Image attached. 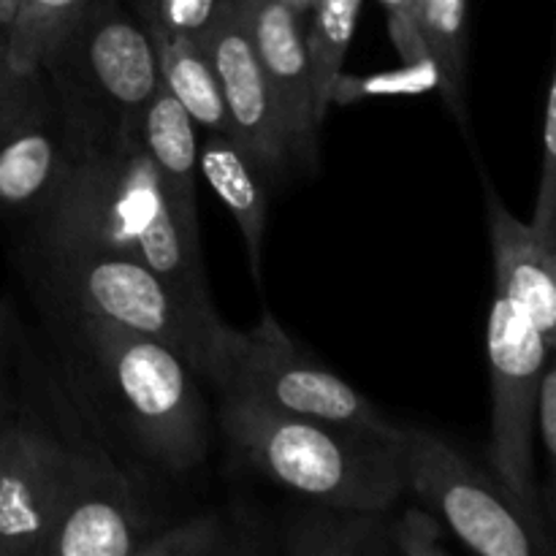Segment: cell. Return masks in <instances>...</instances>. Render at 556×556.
<instances>
[{
	"mask_svg": "<svg viewBox=\"0 0 556 556\" xmlns=\"http://www.w3.org/2000/svg\"><path fill=\"white\" fill-rule=\"evenodd\" d=\"M90 3L92 0H20V9L3 27L5 60L16 71H38Z\"/></svg>",
	"mask_w": 556,
	"mask_h": 556,
	"instance_id": "44dd1931",
	"label": "cell"
},
{
	"mask_svg": "<svg viewBox=\"0 0 556 556\" xmlns=\"http://www.w3.org/2000/svg\"><path fill=\"white\" fill-rule=\"evenodd\" d=\"M250 33L286 136L291 166L313 168L318 161V128L313 74L304 43V11L291 0H250Z\"/></svg>",
	"mask_w": 556,
	"mask_h": 556,
	"instance_id": "4fadbf2b",
	"label": "cell"
},
{
	"mask_svg": "<svg viewBox=\"0 0 556 556\" xmlns=\"http://www.w3.org/2000/svg\"><path fill=\"white\" fill-rule=\"evenodd\" d=\"M150 38L163 87L177 98L195 128L233 136L204 38L161 36V33H150Z\"/></svg>",
	"mask_w": 556,
	"mask_h": 556,
	"instance_id": "ac0fdd59",
	"label": "cell"
},
{
	"mask_svg": "<svg viewBox=\"0 0 556 556\" xmlns=\"http://www.w3.org/2000/svg\"><path fill=\"white\" fill-rule=\"evenodd\" d=\"M68 163L63 182L27 231L109 244L144 261L199 324H220L212 307L201 242L168 204L139 130V114L106 119L63 109Z\"/></svg>",
	"mask_w": 556,
	"mask_h": 556,
	"instance_id": "6da1fadb",
	"label": "cell"
},
{
	"mask_svg": "<svg viewBox=\"0 0 556 556\" xmlns=\"http://www.w3.org/2000/svg\"><path fill=\"white\" fill-rule=\"evenodd\" d=\"M201 38L220 85L233 139L266 179L280 177L291 166V157L250 33V0H223Z\"/></svg>",
	"mask_w": 556,
	"mask_h": 556,
	"instance_id": "8fae6325",
	"label": "cell"
},
{
	"mask_svg": "<svg viewBox=\"0 0 556 556\" xmlns=\"http://www.w3.org/2000/svg\"><path fill=\"white\" fill-rule=\"evenodd\" d=\"M378 3L386 5L389 11V25L391 36H394V43L400 47V52L410 60L418 68H432V60H429L427 47H424V38L418 33L416 22V0H378Z\"/></svg>",
	"mask_w": 556,
	"mask_h": 556,
	"instance_id": "d4e9b609",
	"label": "cell"
},
{
	"mask_svg": "<svg viewBox=\"0 0 556 556\" xmlns=\"http://www.w3.org/2000/svg\"><path fill=\"white\" fill-rule=\"evenodd\" d=\"M14 362V320L9 307L0 302V396H11L9 369Z\"/></svg>",
	"mask_w": 556,
	"mask_h": 556,
	"instance_id": "4316f807",
	"label": "cell"
},
{
	"mask_svg": "<svg viewBox=\"0 0 556 556\" xmlns=\"http://www.w3.org/2000/svg\"><path fill=\"white\" fill-rule=\"evenodd\" d=\"M467 3L470 0H416L418 33L432 60L434 79L459 119H465Z\"/></svg>",
	"mask_w": 556,
	"mask_h": 556,
	"instance_id": "ffe728a7",
	"label": "cell"
},
{
	"mask_svg": "<svg viewBox=\"0 0 556 556\" xmlns=\"http://www.w3.org/2000/svg\"><path fill=\"white\" fill-rule=\"evenodd\" d=\"M277 548L293 556H389L396 554L394 516L389 508L315 505L286 527Z\"/></svg>",
	"mask_w": 556,
	"mask_h": 556,
	"instance_id": "e0dca14e",
	"label": "cell"
},
{
	"mask_svg": "<svg viewBox=\"0 0 556 556\" xmlns=\"http://www.w3.org/2000/svg\"><path fill=\"white\" fill-rule=\"evenodd\" d=\"M16 405L11 396H0V451H3V443H5V434H9L11 424H14L16 418Z\"/></svg>",
	"mask_w": 556,
	"mask_h": 556,
	"instance_id": "83f0119b",
	"label": "cell"
},
{
	"mask_svg": "<svg viewBox=\"0 0 556 556\" xmlns=\"http://www.w3.org/2000/svg\"><path fill=\"white\" fill-rule=\"evenodd\" d=\"M41 71L60 106L106 119L139 114L161 85L150 33L123 0H92Z\"/></svg>",
	"mask_w": 556,
	"mask_h": 556,
	"instance_id": "52a82bcc",
	"label": "cell"
},
{
	"mask_svg": "<svg viewBox=\"0 0 556 556\" xmlns=\"http://www.w3.org/2000/svg\"><path fill=\"white\" fill-rule=\"evenodd\" d=\"M20 9V0H0V27H5L11 22V16Z\"/></svg>",
	"mask_w": 556,
	"mask_h": 556,
	"instance_id": "f1b7e54d",
	"label": "cell"
},
{
	"mask_svg": "<svg viewBox=\"0 0 556 556\" xmlns=\"http://www.w3.org/2000/svg\"><path fill=\"white\" fill-rule=\"evenodd\" d=\"M150 535L130 483L90 445L41 556H139Z\"/></svg>",
	"mask_w": 556,
	"mask_h": 556,
	"instance_id": "7c38bea8",
	"label": "cell"
},
{
	"mask_svg": "<svg viewBox=\"0 0 556 556\" xmlns=\"http://www.w3.org/2000/svg\"><path fill=\"white\" fill-rule=\"evenodd\" d=\"M128 5L147 33L201 38L223 0H128Z\"/></svg>",
	"mask_w": 556,
	"mask_h": 556,
	"instance_id": "603a6c76",
	"label": "cell"
},
{
	"mask_svg": "<svg viewBox=\"0 0 556 556\" xmlns=\"http://www.w3.org/2000/svg\"><path fill=\"white\" fill-rule=\"evenodd\" d=\"M364 0H309L304 11V43L313 74L315 114L324 123L340 87L342 65L356 33Z\"/></svg>",
	"mask_w": 556,
	"mask_h": 556,
	"instance_id": "d6986e66",
	"label": "cell"
},
{
	"mask_svg": "<svg viewBox=\"0 0 556 556\" xmlns=\"http://www.w3.org/2000/svg\"><path fill=\"white\" fill-rule=\"evenodd\" d=\"M486 351L492 378V472L525 508L538 514L535 396L554 351L538 334L527 309L500 291L489 309Z\"/></svg>",
	"mask_w": 556,
	"mask_h": 556,
	"instance_id": "ba28073f",
	"label": "cell"
},
{
	"mask_svg": "<svg viewBox=\"0 0 556 556\" xmlns=\"http://www.w3.org/2000/svg\"><path fill=\"white\" fill-rule=\"evenodd\" d=\"M199 172L242 228L250 271L255 282H261V250H264L266 215H269L266 177L233 136L215 134V130H204V139H199Z\"/></svg>",
	"mask_w": 556,
	"mask_h": 556,
	"instance_id": "2e32d148",
	"label": "cell"
},
{
	"mask_svg": "<svg viewBox=\"0 0 556 556\" xmlns=\"http://www.w3.org/2000/svg\"><path fill=\"white\" fill-rule=\"evenodd\" d=\"M139 130L144 150L166 188L168 204L177 215L179 226L190 239L199 237V201H195V179H199V136L195 123L188 117L177 98L157 85L147 106L139 114Z\"/></svg>",
	"mask_w": 556,
	"mask_h": 556,
	"instance_id": "9a60e30c",
	"label": "cell"
},
{
	"mask_svg": "<svg viewBox=\"0 0 556 556\" xmlns=\"http://www.w3.org/2000/svg\"><path fill=\"white\" fill-rule=\"evenodd\" d=\"M535 440H541L543 454L554 465L556 454V369L548 362L541 375V386H538L535 396Z\"/></svg>",
	"mask_w": 556,
	"mask_h": 556,
	"instance_id": "484cf974",
	"label": "cell"
},
{
	"mask_svg": "<svg viewBox=\"0 0 556 556\" xmlns=\"http://www.w3.org/2000/svg\"><path fill=\"white\" fill-rule=\"evenodd\" d=\"M486 217L494 258V288L527 309L554 351L556 337V239L538 231L532 223L508 212L494 185L486 179Z\"/></svg>",
	"mask_w": 556,
	"mask_h": 556,
	"instance_id": "5bb4252c",
	"label": "cell"
},
{
	"mask_svg": "<svg viewBox=\"0 0 556 556\" xmlns=\"http://www.w3.org/2000/svg\"><path fill=\"white\" fill-rule=\"evenodd\" d=\"M244 552L248 548L231 541L220 516L204 514L150 535L139 556H217Z\"/></svg>",
	"mask_w": 556,
	"mask_h": 556,
	"instance_id": "7402d4cb",
	"label": "cell"
},
{
	"mask_svg": "<svg viewBox=\"0 0 556 556\" xmlns=\"http://www.w3.org/2000/svg\"><path fill=\"white\" fill-rule=\"evenodd\" d=\"M405 492H413L456 541L481 556H548L541 516L519 503L494 472L421 427L400 434Z\"/></svg>",
	"mask_w": 556,
	"mask_h": 556,
	"instance_id": "8992f818",
	"label": "cell"
},
{
	"mask_svg": "<svg viewBox=\"0 0 556 556\" xmlns=\"http://www.w3.org/2000/svg\"><path fill=\"white\" fill-rule=\"evenodd\" d=\"M68 318L123 432L163 470H195L210 448L195 369L155 337L87 315Z\"/></svg>",
	"mask_w": 556,
	"mask_h": 556,
	"instance_id": "3957f363",
	"label": "cell"
},
{
	"mask_svg": "<svg viewBox=\"0 0 556 556\" xmlns=\"http://www.w3.org/2000/svg\"><path fill=\"white\" fill-rule=\"evenodd\" d=\"M87 448L16 413L0 451V556H41Z\"/></svg>",
	"mask_w": 556,
	"mask_h": 556,
	"instance_id": "30bf717a",
	"label": "cell"
},
{
	"mask_svg": "<svg viewBox=\"0 0 556 556\" xmlns=\"http://www.w3.org/2000/svg\"><path fill=\"white\" fill-rule=\"evenodd\" d=\"M68 163L65 114L52 81L16 71L0 38V217L33 220L52 201Z\"/></svg>",
	"mask_w": 556,
	"mask_h": 556,
	"instance_id": "9c48e42d",
	"label": "cell"
},
{
	"mask_svg": "<svg viewBox=\"0 0 556 556\" xmlns=\"http://www.w3.org/2000/svg\"><path fill=\"white\" fill-rule=\"evenodd\" d=\"M36 275L65 315L112 320L166 342L204 375L215 329L199 324L172 288L134 255L74 237L30 233Z\"/></svg>",
	"mask_w": 556,
	"mask_h": 556,
	"instance_id": "277c9868",
	"label": "cell"
},
{
	"mask_svg": "<svg viewBox=\"0 0 556 556\" xmlns=\"http://www.w3.org/2000/svg\"><path fill=\"white\" fill-rule=\"evenodd\" d=\"M204 380L220 396H239L286 416L313 418L358 429L378 438L400 440L402 427L389 421L372 402L356 389L304 356L271 315H264L253 329L217 326L206 353Z\"/></svg>",
	"mask_w": 556,
	"mask_h": 556,
	"instance_id": "5b68a950",
	"label": "cell"
},
{
	"mask_svg": "<svg viewBox=\"0 0 556 556\" xmlns=\"http://www.w3.org/2000/svg\"><path fill=\"white\" fill-rule=\"evenodd\" d=\"M220 427L242 462L331 508L386 510L405 494L400 440L223 396Z\"/></svg>",
	"mask_w": 556,
	"mask_h": 556,
	"instance_id": "7a4b0ae2",
	"label": "cell"
},
{
	"mask_svg": "<svg viewBox=\"0 0 556 556\" xmlns=\"http://www.w3.org/2000/svg\"><path fill=\"white\" fill-rule=\"evenodd\" d=\"M396 530V554L405 556H445L443 525L434 519L429 510H405V514L394 516Z\"/></svg>",
	"mask_w": 556,
	"mask_h": 556,
	"instance_id": "cb8c5ba5",
	"label": "cell"
}]
</instances>
